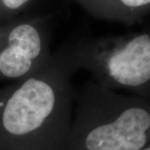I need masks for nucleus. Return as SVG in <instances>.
Listing matches in <instances>:
<instances>
[{
	"label": "nucleus",
	"instance_id": "obj_1",
	"mask_svg": "<svg viewBox=\"0 0 150 150\" xmlns=\"http://www.w3.org/2000/svg\"><path fill=\"white\" fill-rule=\"evenodd\" d=\"M64 45L34 74L0 88L5 150H64L74 109V74Z\"/></svg>",
	"mask_w": 150,
	"mask_h": 150
},
{
	"label": "nucleus",
	"instance_id": "obj_2",
	"mask_svg": "<svg viewBox=\"0 0 150 150\" xmlns=\"http://www.w3.org/2000/svg\"><path fill=\"white\" fill-rule=\"evenodd\" d=\"M150 143V98L125 95L89 81L74 92L64 150H141Z\"/></svg>",
	"mask_w": 150,
	"mask_h": 150
},
{
	"label": "nucleus",
	"instance_id": "obj_3",
	"mask_svg": "<svg viewBox=\"0 0 150 150\" xmlns=\"http://www.w3.org/2000/svg\"><path fill=\"white\" fill-rule=\"evenodd\" d=\"M74 72L113 91L150 98V28L118 36L82 38L64 45Z\"/></svg>",
	"mask_w": 150,
	"mask_h": 150
},
{
	"label": "nucleus",
	"instance_id": "obj_4",
	"mask_svg": "<svg viewBox=\"0 0 150 150\" xmlns=\"http://www.w3.org/2000/svg\"><path fill=\"white\" fill-rule=\"evenodd\" d=\"M48 16L13 19L0 43V81L22 80L34 74L51 57Z\"/></svg>",
	"mask_w": 150,
	"mask_h": 150
},
{
	"label": "nucleus",
	"instance_id": "obj_5",
	"mask_svg": "<svg viewBox=\"0 0 150 150\" xmlns=\"http://www.w3.org/2000/svg\"><path fill=\"white\" fill-rule=\"evenodd\" d=\"M89 15L104 21L134 25L150 13V0H73Z\"/></svg>",
	"mask_w": 150,
	"mask_h": 150
},
{
	"label": "nucleus",
	"instance_id": "obj_6",
	"mask_svg": "<svg viewBox=\"0 0 150 150\" xmlns=\"http://www.w3.org/2000/svg\"><path fill=\"white\" fill-rule=\"evenodd\" d=\"M34 0H0V24L17 18Z\"/></svg>",
	"mask_w": 150,
	"mask_h": 150
},
{
	"label": "nucleus",
	"instance_id": "obj_7",
	"mask_svg": "<svg viewBox=\"0 0 150 150\" xmlns=\"http://www.w3.org/2000/svg\"><path fill=\"white\" fill-rule=\"evenodd\" d=\"M13 21V19L11 20V21L6 22V23L0 24V43L2 42V40L5 37L6 33L8 32V30L9 29Z\"/></svg>",
	"mask_w": 150,
	"mask_h": 150
},
{
	"label": "nucleus",
	"instance_id": "obj_8",
	"mask_svg": "<svg viewBox=\"0 0 150 150\" xmlns=\"http://www.w3.org/2000/svg\"><path fill=\"white\" fill-rule=\"evenodd\" d=\"M0 150H5V147H4V144L1 139V138H0Z\"/></svg>",
	"mask_w": 150,
	"mask_h": 150
},
{
	"label": "nucleus",
	"instance_id": "obj_9",
	"mask_svg": "<svg viewBox=\"0 0 150 150\" xmlns=\"http://www.w3.org/2000/svg\"><path fill=\"white\" fill-rule=\"evenodd\" d=\"M141 150H150V143L148 145H146L144 148H143Z\"/></svg>",
	"mask_w": 150,
	"mask_h": 150
}]
</instances>
